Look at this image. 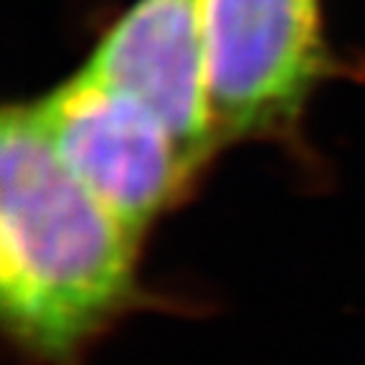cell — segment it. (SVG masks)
Wrapping results in <instances>:
<instances>
[{
    "label": "cell",
    "instance_id": "6da1fadb",
    "mask_svg": "<svg viewBox=\"0 0 365 365\" xmlns=\"http://www.w3.org/2000/svg\"><path fill=\"white\" fill-rule=\"evenodd\" d=\"M140 236L53 153L31 104L0 120V309L13 340L71 365L135 297Z\"/></svg>",
    "mask_w": 365,
    "mask_h": 365
},
{
    "label": "cell",
    "instance_id": "7a4b0ae2",
    "mask_svg": "<svg viewBox=\"0 0 365 365\" xmlns=\"http://www.w3.org/2000/svg\"><path fill=\"white\" fill-rule=\"evenodd\" d=\"M216 145L292 127L327 71L319 0H203Z\"/></svg>",
    "mask_w": 365,
    "mask_h": 365
},
{
    "label": "cell",
    "instance_id": "3957f363",
    "mask_svg": "<svg viewBox=\"0 0 365 365\" xmlns=\"http://www.w3.org/2000/svg\"><path fill=\"white\" fill-rule=\"evenodd\" d=\"M31 107L71 175L140 239L195 173L143 102L86 68Z\"/></svg>",
    "mask_w": 365,
    "mask_h": 365
},
{
    "label": "cell",
    "instance_id": "277c9868",
    "mask_svg": "<svg viewBox=\"0 0 365 365\" xmlns=\"http://www.w3.org/2000/svg\"><path fill=\"white\" fill-rule=\"evenodd\" d=\"M84 68L143 102L195 170L218 148L205 86L203 0H137Z\"/></svg>",
    "mask_w": 365,
    "mask_h": 365
}]
</instances>
